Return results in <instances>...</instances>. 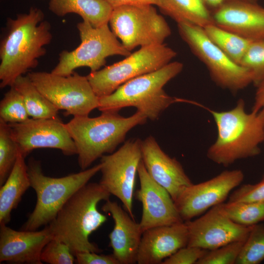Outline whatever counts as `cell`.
Returning a JSON list of instances; mask_svg holds the SVG:
<instances>
[{
	"label": "cell",
	"mask_w": 264,
	"mask_h": 264,
	"mask_svg": "<svg viewBox=\"0 0 264 264\" xmlns=\"http://www.w3.org/2000/svg\"><path fill=\"white\" fill-rule=\"evenodd\" d=\"M25 157L19 153L15 164L0 188V225L11 220V212L16 208L26 191L31 187Z\"/></svg>",
	"instance_id": "7402d4cb"
},
{
	"label": "cell",
	"mask_w": 264,
	"mask_h": 264,
	"mask_svg": "<svg viewBox=\"0 0 264 264\" xmlns=\"http://www.w3.org/2000/svg\"><path fill=\"white\" fill-rule=\"evenodd\" d=\"M176 55L165 44L142 47L121 61L90 72L87 77L95 94L101 98L132 79L161 68Z\"/></svg>",
	"instance_id": "30bf717a"
},
{
	"label": "cell",
	"mask_w": 264,
	"mask_h": 264,
	"mask_svg": "<svg viewBox=\"0 0 264 264\" xmlns=\"http://www.w3.org/2000/svg\"><path fill=\"white\" fill-rule=\"evenodd\" d=\"M12 86L22 94L29 117L34 119L58 117L59 110L36 88L27 75L19 77Z\"/></svg>",
	"instance_id": "d4e9b609"
},
{
	"label": "cell",
	"mask_w": 264,
	"mask_h": 264,
	"mask_svg": "<svg viewBox=\"0 0 264 264\" xmlns=\"http://www.w3.org/2000/svg\"><path fill=\"white\" fill-rule=\"evenodd\" d=\"M221 203L194 220L185 221L188 232L187 246L211 250L236 241H245L251 226L238 224L224 213Z\"/></svg>",
	"instance_id": "9a60e30c"
},
{
	"label": "cell",
	"mask_w": 264,
	"mask_h": 264,
	"mask_svg": "<svg viewBox=\"0 0 264 264\" xmlns=\"http://www.w3.org/2000/svg\"><path fill=\"white\" fill-rule=\"evenodd\" d=\"M243 178L240 170H226L209 180L186 187L174 201L181 219L184 222L192 220L223 203Z\"/></svg>",
	"instance_id": "4fadbf2b"
},
{
	"label": "cell",
	"mask_w": 264,
	"mask_h": 264,
	"mask_svg": "<svg viewBox=\"0 0 264 264\" xmlns=\"http://www.w3.org/2000/svg\"><path fill=\"white\" fill-rule=\"evenodd\" d=\"M52 239L47 225L39 231H17L0 225V263L42 264V251Z\"/></svg>",
	"instance_id": "d6986e66"
},
{
	"label": "cell",
	"mask_w": 264,
	"mask_h": 264,
	"mask_svg": "<svg viewBox=\"0 0 264 264\" xmlns=\"http://www.w3.org/2000/svg\"><path fill=\"white\" fill-rule=\"evenodd\" d=\"M41 260L49 264H72L75 257L66 244L52 239L44 247Z\"/></svg>",
	"instance_id": "d6a6232c"
},
{
	"label": "cell",
	"mask_w": 264,
	"mask_h": 264,
	"mask_svg": "<svg viewBox=\"0 0 264 264\" xmlns=\"http://www.w3.org/2000/svg\"><path fill=\"white\" fill-rule=\"evenodd\" d=\"M109 23L113 33L131 52L138 46L163 44L171 34L165 19L151 4L114 8Z\"/></svg>",
	"instance_id": "ba28073f"
},
{
	"label": "cell",
	"mask_w": 264,
	"mask_h": 264,
	"mask_svg": "<svg viewBox=\"0 0 264 264\" xmlns=\"http://www.w3.org/2000/svg\"><path fill=\"white\" fill-rule=\"evenodd\" d=\"M48 9L55 15H79L95 27L109 24L113 7L105 0H49Z\"/></svg>",
	"instance_id": "603a6c76"
},
{
	"label": "cell",
	"mask_w": 264,
	"mask_h": 264,
	"mask_svg": "<svg viewBox=\"0 0 264 264\" xmlns=\"http://www.w3.org/2000/svg\"><path fill=\"white\" fill-rule=\"evenodd\" d=\"M52 39L50 23L40 8L31 7L28 13L8 18L0 43V88L12 86L36 67Z\"/></svg>",
	"instance_id": "6da1fadb"
},
{
	"label": "cell",
	"mask_w": 264,
	"mask_h": 264,
	"mask_svg": "<svg viewBox=\"0 0 264 264\" xmlns=\"http://www.w3.org/2000/svg\"><path fill=\"white\" fill-rule=\"evenodd\" d=\"M110 196L99 183H88L81 187L47 225L53 239L66 244L74 255L79 252H101L89 239L107 221V217L97 206L101 201L110 199Z\"/></svg>",
	"instance_id": "7a4b0ae2"
},
{
	"label": "cell",
	"mask_w": 264,
	"mask_h": 264,
	"mask_svg": "<svg viewBox=\"0 0 264 264\" xmlns=\"http://www.w3.org/2000/svg\"><path fill=\"white\" fill-rule=\"evenodd\" d=\"M221 205L228 217L241 225L251 226L264 220V202L228 201Z\"/></svg>",
	"instance_id": "4316f807"
},
{
	"label": "cell",
	"mask_w": 264,
	"mask_h": 264,
	"mask_svg": "<svg viewBox=\"0 0 264 264\" xmlns=\"http://www.w3.org/2000/svg\"><path fill=\"white\" fill-rule=\"evenodd\" d=\"M207 251L201 248L186 246L165 259L162 264H196Z\"/></svg>",
	"instance_id": "e575fe53"
},
{
	"label": "cell",
	"mask_w": 264,
	"mask_h": 264,
	"mask_svg": "<svg viewBox=\"0 0 264 264\" xmlns=\"http://www.w3.org/2000/svg\"><path fill=\"white\" fill-rule=\"evenodd\" d=\"M183 68L182 63L171 62L157 70L132 79L111 94L99 98L98 109L102 112H118L122 108L133 107L147 119L154 121L164 110L177 101L169 95L163 88Z\"/></svg>",
	"instance_id": "5b68a950"
},
{
	"label": "cell",
	"mask_w": 264,
	"mask_h": 264,
	"mask_svg": "<svg viewBox=\"0 0 264 264\" xmlns=\"http://www.w3.org/2000/svg\"><path fill=\"white\" fill-rule=\"evenodd\" d=\"M160 11L178 23L203 28L213 23L211 11L202 0H155Z\"/></svg>",
	"instance_id": "cb8c5ba5"
},
{
	"label": "cell",
	"mask_w": 264,
	"mask_h": 264,
	"mask_svg": "<svg viewBox=\"0 0 264 264\" xmlns=\"http://www.w3.org/2000/svg\"><path fill=\"white\" fill-rule=\"evenodd\" d=\"M142 160L150 176L164 187L174 201L193 184L182 166L160 148L153 136L141 140Z\"/></svg>",
	"instance_id": "ac0fdd59"
},
{
	"label": "cell",
	"mask_w": 264,
	"mask_h": 264,
	"mask_svg": "<svg viewBox=\"0 0 264 264\" xmlns=\"http://www.w3.org/2000/svg\"><path fill=\"white\" fill-rule=\"evenodd\" d=\"M81 43L72 51L63 50L59 54V62L51 72L67 76L75 69L86 66L91 72L105 66L106 59L111 56L126 57L131 52L127 50L113 33L108 24L95 27L83 21L77 25Z\"/></svg>",
	"instance_id": "52a82bcc"
},
{
	"label": "cell",
	"mask_w": 264,
	"mask_h": 264,
	"mask_svg": "<svg viewBox=\"0 0 264 264\" xmlns=\"http://www.w3.org/2000/svg\"><path fill=\"white\" fill-rule=\"evenodd\" d=\"M113 8L125 5L151 4L155 5V0H105Z\"/></svg>",
	"instance_id": "74e56055"
},
{
	"label": "cell",
	"mask_w": 264,
	"mask_h": 264,
	"mask_svg": "<svg viewBox=\"0 0 264 264\" xmlns=\"http://www.w3.org/2000/svg\"><path fill=\"white\" fill-rule=\"evenodd\" d=\"M211 10L213 23L254 41L264 39V7L250 0H225Z\"/></svg>",
	"instance_id": "e0dca14e"
},
{
	"label": "cell",
	"mask_w": 264,
	"mask_h": 264,
	"mask_svg": "<svg viewBox=\"0 0 264 264\" xmlns=\"http://www.w3.org/2000/svg\"><path fill=\"white\" fill-rule=\"evenodd\" d=\"M137 175L140 186L136 192V198L142 206L139 224L143 232L155 227L184 222L169 192L150 176L142 159Z\"/></svg>",
	"instance_id": "2e32d148"
},
{
	"label": "cell",
	"mask_w": 264,
	"mask_h": 264,
	"mask_svg": "<svg viewBox=\"0 0 264 264\" xmlns=\"http://www.w3.org/2000/svg\"><path fill=\"white\" fill-rule=\"evenodd\" d=\"M94 252H79L74 256L78 264H120L113 254H99Z\"/></svg>",
	"instance_id": "d590c367"
},
{
	"label": "cell",
	"mask_w": 264,
	"mask_h": 264,
	"mask_svg": "<svg viewBox=\"0 0 264 264\" xmlns=\"http://www.w3.org/2000/svg\"><path fill=\"white\" fill-rule=\"evenodd\" d=\"M263 176H264V175Z\"/></svg>",
	"instance_id": "ab89813d"
},
{
	"label": "cell",
	"mask_w": 264,
	"mask_h": 264,
	"mask_svg": "<svg viewBox=\"0 0 264 264\" xmlns=\"http://www.w3.org/2000/svg\"><path fill=\"white\" fill-rule=\"evenodd\" d=\"M36 88L64 115L88 116L98 108L99 98L94 93L87 77L76 72L61 76L45 71L27 74Z\"/></svg>",
	"instance_id": "8fae6325"
},
{
	"label": "cell",
	"mask_w": 264,
	"mask_h": 264,
	"mask_svg": "<svg viewBox=\"0 0 264 264\" xmlns=\"http://www.w3.org/2000/svg\"><path fill=\"white\" fill-rule=\"evenodd\" d=\"M240 65L252 72L255 85L264 76V39L252 42Z\"/></svg>",
	"instance_id": "1f68e13d"
},
{
	"label": "cell",
	"mask_w": 264,
	"mask_h": 264,
	"mask_svg": "<svg viewBox=\"0 0 264 264\" xmlns=\"http://www.w3.org/2000/svg\"><path fill=\"white\" fill-rule=\"evenodd\" d=\"M225 0H202L209 8L213 9L220 4ZM258 1V0H250Z\"/></svg>",
	"instance_id": "f35d334b"
},
{
	"label": "cell",
	"mask_w": 264,
	"mask_h": 264,
	"mask_svg": "<svg viewBox=\"0 0 264 264\" xmlns=\"http://www.w3.org/2000/svg\"><path fill=\"white\" fill-rule=\"evenodd\" d=\"M19 153L9 124L0 119V186L9 175Z\"/></svg>",
	"instance_id": "83f0119b"
},
{
	"label": "cell",
	"mask_w": 264,
	"mask_h": 264,
	"mask_svg": "<svg viewBox=\"0 0 264 264\" xmlns=\"http://www.w3.org/2000/svg\"><path fill=\"white\" fill-rule=\"evenodd\" d=\"M27 171L30 186L36 192L37 201L33 211L21 230L34 231L49 224L66 201L100 171L101 163L61 177H52L43 173L41 162L31 158Z\"/></svg>",
	"instance_id": "8992f818"
},
{
	"label": "cell",
	"mask_w": 264,
	"mask_h": 264,
	"mask_svg": "<svg viewBox=\"0 0 264 264\" xmlns=\"http://www.w3.org/2000/svg\"><path fill=\"white\" fill-rule=\"evenodd\" d=\"M256 90L252 110L264 112V76L255 84Z\"/></svg>",
	"instance_id": "8d00e7d4"
},
{
	"label": "cell",
	"mask_w": 264,
	"mask_h": 264,
	"mask_svg": "<svg viewBox=\"0 0 264 264\" xmlns=\"http://www.w3.org/2000/svg\"><path fill=\"white\" fill-rule=\"evenodd\" d=\"M29 118L22 94L13 86L0 102V119L8 124L23 122Z\"/></svg>",
	"instance_id": "f546056e"
},
{
	"label": "cell",
	"mask_w": 264,
	"mask_h": 264,
	"mask_svg": "<svg viewBox=\"0 0 264 264\" xmlns=\"http://www.w3.org/2000/svg\"><path fill=\"white\" fill-rule=\"evenodd\" d=\"M177 25L181 38L205 66L218 86L236 92L254 83L252 72L231 60L208 38L202 27L187 23Z\"/></svg>",
	"instance_id": "9c48e42d"
},
{
	"label": "cell",
	"mask_w": 264,
	"mask_h": 264,
	"mask_svg": "<svg viewBox=\"0 0 264 264\" xmlns=\"http://www.w3.org/2000/svg\"><path fill=\"white\" fill-rule=\"evenodd\" d=\"M147 119L138 111L128 117L110 111L95 117L74 116L66 125L75 144L81 170L88 169L105 154L113 153L131 129L144 124Z\"/></svg>",
	"instance_id": "277c9868"
},
{
	"label": "cell",
	"mask_w": 264,
	"mask_h": 264,
	"mask_svg": "<svg viewBox=\"0 0 264 264\" xmlns=\"http://www.w3.org/2000/svg\"><path fill=\"white\" fill-rule=\"evenodd\" d=\"M9 125L19 152L25 158L33 150L39 148L58 149L67 156L77 154L75 144L66 124L58 117L29 118L23 122Z\"/></svg>",
	"instance_id": "5bb4252c"
},
{
	"label": "cell",
	"mask_w": 264,
	"mask_h": 264,
	"mask_svg": "<svg viewBox=\"0 0 264 264\" xmlns=\"http://www.w3.org/2000/svg\"><path fill=\"white\" fill-rule=\"evenodd\" d=\"M203 30L208 38L231 60L240 65L252 41L219 27L214 23Z\"/></svg>",
	"instance_id": "484cf974"
},
{
	"label": "cell",
	"mask_w": 264,
	"mask_h": 264,
	"mask_svg": "<svg viewBox=\"0 0 264 264\" xmlns=\"http://www.w3.org/2000/svg\"><path fill=\"white\" fill-rule=\"evenodd\" d=\"M141 140H129L118 150L101 157V185L122 202L134 219L132 201L138 167L142 159Z\"/></svg>",
	"instance_id": "7c38bea8"
},
{
	"label": "cell",
	"mask_w": 264,
	"mask_h": 264,
	"mask_svg": "<svg viewBox=\"0 0 264 264\" xmlns=\"http://www.w3.org/2000/svg\"><path fill=\"white\" fill-rule=\"evenodd\" d=\"M185 222L153 227L143 232L139 247L138 264H160L181 248L187 246Z\"/></svg>",
	"instance_id": "ffe728a7"
},
{
	"label": "cell",
	"mask_w": 264,
	"mask_h": 264,
	"mask_svg": "<svg viewBox=\"0 0 264 264\" xmlns=\"http://www.w3.org/2000/svg\"><path fill=\"white\" fill-rule=\"evenodd\" d=\"M228 201L264 202V176L258 183L244 184L235 190Z\"/></svg>",
	"instance_id": "836d02e7"
},
{
	"label": "cell",
	"mask_w": 264,
	"mask_h": 264,
	"mask_svg": "<svg viewBox=\"0 0 264 264\" xmlns=\"http://www.w3.org/2000/svg\"><path fill=\"white\" fill-rule=\"evenodd\" d=\"M264 260V224L251 226L236 264H259Z\"/></svg>",
	"instance_id": "f1b7e54d"
},
{
	"label": "cell",
	"mask_w": 264,
	"mask_h": 264,
	"mask_svg": "<svg viewBox=\"0 0 264 264\" xmlns=\"http://www.w3.org/2000/svg\"><path fill=\"white\" fill-rule=\"evenodd\" d=\"M245 241H236L207 250L196 264H235Z\"/></svg>",
	"instance_id": "4dcf8cb0"
},
{
	"label": "cell",
	"mask_w": 264,
	"mask_h": 264,
	"mask_svg": "<svg viewBox=\"0 0 264 264\" xmlns=\"http://www.w3.org/2000/svg\"><path fill=\"white\" fill-rule=\"evenodd\" d=\"M217 128V138L207 152L213 162L225 167L260 153L264 142V112H247L245 103L239 99L227 111L210 110Z\"/></svg>",
	"instance_id": "3957f363"
},
{
	"label": "cell",
	"mask_w": 264,
	"mask_h": 264,
	"mask_svg": "<svg viewBox=\"0 0 264 264\" xmlns=\"http://www.w3.org/2000/svg\"><path fill=\"white\" fill-rule=\"evenodd\" d=\"M102 210L112 216L114 225L109 237L112 254L120 264L137 263V254L143 233L139 223L115 201H106Z\"/></svg>",
	"instance_id": "44dd1931"
}]
</instances>
